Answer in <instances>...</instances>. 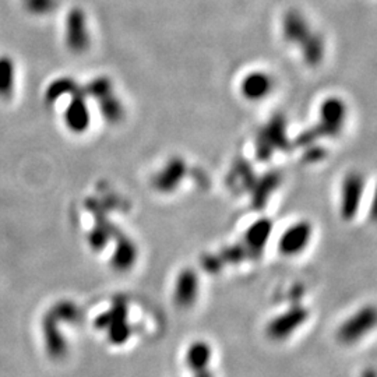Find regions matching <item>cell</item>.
<instances>
[{"label":"cell","mask_w":377,"mask_h":377,"mask_svg":"<svg viewBox=\"0 0 377 377\" xmlns=\"http://www.w3.org/2000/svg\"><path fill=\"white\" fill-rule=\"evenodd\" d=\"M365 188V181L361 174L352 172L347 175L341 185V196H339V211L341 217L347 221L352 220L361 206L362 196Z\"/></svg>","instance_id":"obj_1"},{"label":"cell","mask_w":377,"mask_h":377,"mask_svg":"<svg viewBox=\"0 0 377 377\" xmlns=\"http://www.w3.org/2000/svg\"><path fill=\"white\" fill-rule=\"evenodd\" d=\"M313 228L308 221H298L288 227L278 240V249L283 256L300 254L312 240Z\"/></svg>","instance_id":"obj_2"},{"label":"cell","mask_w":377,"mask_h":377,"mask_svg":"<svg viewBox=\"0 0 377 377\" xmlns=\"http://www.w3.org/2000/svg\"><path fill=\"white\" fill-rule=\"evenodd\" d=\"M64 123L67 129L76 135H81L90 128L91 115L86 101V95L83 94L80 87L72 94L70 103L64 111Z\"/></svg>","instance_id":"obj_3"},{"label":"cell","mask_w":377,"mask_h":377,"mask_svg":"<svg viewBox=\"0 0 377 377\" xmlns=\"http://www.w3.org/2000/svg\"><path fill=\"white\" fill-rule=\"evenodd\" d=\"M320 128L322 132H325L329 136H337L347 119V106L345 102H342L337 96L327 98L322 105H320Z\"/></svg>","instance_id":"obj_4"},{"label":"cell","mask_w":377,"mask_h":377,"mask_svg":"<svg viewBox=\"0 0 377 377\" xmlns=\"http://www.w3.org/2000/svg\"><path fill=\"white\" fill-rule=\"evenodd\" d=\"M274 81L264 72H252L240 81V94L249 101H261L271 94Z\"/></svg>","instance_id":"obj_5"},{"label":"cell","mask_w":377,"mask_h":377,"mask_svg":"<svg viewBox=\"0 0 377 377\" xmlns=\"http://www.w3.org/2000/svg\"><path fill=\"white\" fill-rule=\"evenodd\" d=\"M16 66L10 56H0V98L9 99L14 93Z\"/></svg>","instance_id":"obj_6"},{"label":"cell","mask_w":377,"mask_h":377,"mask_svg":"<svg viewBox=\"0 0 377 377\" xmlns=\"http://www.w3.org/2000/svg\"><path fill=\"white\" fill-rule=\"evenodd\" d=\"M87 35L84 31V26L81 17L79 14H73L69 21L67 30V45L73 52H83L87 47Z\"/></svg>","instance_id":"obj_7"},{"label":"cell","mask_w":377,"mask_h":377,"mask_svg":"<svg viewBox=\"0 0 377 377\" xmlns=\"http://www.w3.org/2000/svg\"><path fill=\"white\" fill-rule=\"evenodd\" d=\"M77 90H79V86L73 79L60 77V79L53 80L47 86V91H45V101L47 103H53L63 95L73 94Z\"/></svg>","instance_id":"obj_8"},{"label":"cell","mask_w":377,"mask_h":377,"mask_svg":"<svg viewBox=\"0 0 377 377\" xmlns=\"http://www.w3.org/2000/svg\"><path fill=\"white\" fill-rule=\"evenodd\" d=\"M101 111H102V115L106 120L109 122H116L120 119L122 116V105L119 103V101L112 95V93H109L105 96H102L101 99Z\"/></svg>","instance_id":"obj_9"},{"label":"cell","mask_w":377,"mask_h":377,"mask_svg":"<svg viewBox=\"0 0 377 377\" xmlns=\"http://www.w3.org/2000/svg\"><path fill=\"white\" fill-rule=\"evenodd\" d=\"M270 232H271V224L269 221H260L252 227V230L247 234V240L253 247H260L267 242Z\"/></svg>","instance_id":"obj_10"},{"label":"cell","mask_w":377,"mask_h":377,"mask_svg":"<svg viewBox=\"0 0 377 377\" xmlns=\"http://www.w3.org/2000/svg\"><path fill=\"white\" fill-rule=\"evenodd\" d=\"M27 9L33 13H45L50 9L49 0H27Z\"/></svg>","instance_id":"obj_11"}]
</instances>
